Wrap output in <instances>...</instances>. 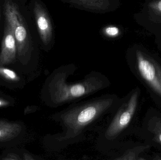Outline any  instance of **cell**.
<instances>
[{"label":"cell","instance_id":"5b68a950","mask_svg":"<svg viewBox=\"0 0 161 160\" xmlns=\"http://www.w3.org/2000/svg\"><path fill=\"white\" fill-rule=\"evenodd\" d=\"M135 66L140 77L161 97V66L141 50L135 51Z\"/></svg>","mask_w":161,"mask_h":160},{"label":"cell","instance_id":"4fadbf2b","mask_svg":"<svg viewBox=\"0 0 161 160\" xmlns=\"http://www.w3.org/2000/svg\"><path fill=\"white\" fill-rule=\"evenodd\" d=\"M148 7L150 9V12H152L151 14L158 15L159 16L158 18H161V0L152 2L148 5Z\"/></svg>","mask_w":161,"mask_h":160},{"label":"cell","instance_id":"8992f818","mask_svg":"<svg viewBox=\"0 0 161 160\" xmlns=\"http://www.w3.org/2000/svg\"><path fill=\"white\" fill-rule=\"evenodd\" d=\"M34 13L41 40L43 45L50 50L54 40V30L51 17L46 8L37 1L34 4Z\"/></svg>","mask_w":161,"mask_h":160},{"label":"cell","instance_id":"9c48e42d","mask_svg":"<svg viewBox=\"0 0 161 160\" xmlns=\"http://www.w3.org/2000/svg\"><path fill=\"white\" fill-rule=\"evenodd\" d=\"M22 126L14 122L0 121V142L13 140L22 131Z\"/></svg>","mask_w":161,"mask_h":160},{"label":"cell","instance_id":"8fae6325","mask_svg":"<svg viewBox=\"0 0 161 160\" xmlns=\"http://www.w3.org/2000/svg\"><path fill=\"white\" fill-rule=\"evenodd\" d=\"M0 77L7 80L11 82H18L20 80V77L12 70L3 67L0 65Z\"/></svg>","mask_w":161,"mask_h":160},{"label":"cell","instance_id":"6da1fadb","mask_svg":"<svg viewBox=\"0 0 161 160\" xmlns=\"http://www.w3.org/2000/svg\"><path fill=\"white\" fill-rule=\"evenodd\" d=\"M120 100L115 94H106L72 103L51 115L49 119L58 124L62 130L46 136V146L51 151H59L84 141L86 132L92 130L105 116L111 113Z\"/></svg>","mask_w":161,"mask_h":160},{"label":"cell","instance_id":"52a82bcc","mask_svg":"<svg viewBox=\"0 0 161 160\" xmlns=\"http://www.w3.org/2000/svg\"><path fill=\"white\" fill-rule=\"evenodd\" d=\"M73 7L88 12L104 14L113 12L120 5L119 0H60Z\"/></svg>","mask_w":161,"mask_h":160},{"label":"cell","instance_id":"30bf717a","mask_svg":"<svg viewBox=\"0 0 161 160\" xmlns=\"http://www.w3.org/2000/svg\"><path fill=\"white\" fill-rule=\"evenodd\" d=\"M150 146L136 147L126 150L123 154L114 158V160H138L140 154L150 148Z\"/></svg>","mask_w":161,"mask_h":160},{"label":"cell","instance_id":"ba28073f","mask_svg":"<svg viewBox=\"0 0 161 160\" xmlns=\"http://www.w3.org/2000/svg\"><path fill=\"white\" fill-rule=\"evenodd\" d=\"M17 47L14 32L6 23L4 35L2 41L0 53V65H9L15 61Z\"/></svg>","mask_w":161,"mask_h":160},{"label":"cell","instance_id":"277c9868","mask_svg":"<svg viewBox=\"0 0 161 160\" xmlns=\"http://www.w3.org/2000/svg\"><path fill=\"white\" fill-rule=\"evenodd\" d=\"M6 21L14 32L17 51L20 56H24L31 46L30 35L22 16L17 5L11 0H6L4 3Z\"/></svg>","mask_w":161,"mask_h":160},{"label":"cell","instance_id":"3957f363","mask_svg":"<svg viewBox=\"0 0 161 160\" xmlns=\"http://www.w3.org/2000/svg\"><path fill=\"white\" fill-rule=\"evenodd\" d=\"M139 90L121 99L109 114L108 122L99 129L97 146L99 150L111 152L119 146V140L129 126L137 109Z\"/></svg>","mask_w":161,"mask_h":160},{"label":"cell","instance_id":"9a60e30c","mask_svg":"<svg viewBox=\"0 0 161 160\" xmlns=\"http://www.w3.org/2000/svg\"><path fill=\"white\" fill-rule=\"evenodd\" d=\"M21 159L19 156L14 153H9L5 158H3V160H19Z\"/></svg>","mask_w":161,"mask_h":160},{"label":"cell","instance_id":"7c38bea8","mask_svg":"<svg viewBox=\"0 0 161 160\" xmlns=\"http://www.w3.org/2000/svg\"><path fill=\"white\" fill-rule=\"evenodd\" d=\"M151 132L154 135V140L161 145V119H158Z\"/></svg>","mask_w":161,"mask_h":160},{"label":"cell","instance_id":"2e32d148","mask_svg":"<svg viewBox=\"0 0 161 160\" xmlns=\"http://www.w3.org/2000/svg\"><path fill=\"white\" fill-rule=\"evenodd\" d=\"M10 105V103L8 101L0 98V108L7 107Z\"/></svg>","mask_w":161,"mask_h":160},{"label":"cell","instance_id":"e0dca14e","mask_svg":"<svg viewBox=\"0 0 161 160\" xmlns=\"http://www.w3.org/2000/svg\"><path fill=\"white\" fill-rule=\"evenodd\" d=\"M23 159L25 160H35V158L30 154H28V153H24L23 154Z\"/></svg>","mask_w":161,"mask_h":160},{"label":"cell","instance_id":"7a4b0ae2","mask_svg":"<svg viewBox=\"0 0 161 160\" xmlns=\"http://www.w3.org/2000/svg\"><path fill=\"white\" fill-rule=\"evenodd\" d=\"M76 66H61L49 75L42 89V101L51 108H58L82 100L110 86L108 78L100 72L92 71L83 79L69 82L68 79L74 74Z\"/></svg>","mask_w":161,"mask_h":160},{"label":"cell","instance_id":"5bb4252c","mask_svg":"<svg viewBox=\"0 0 161 160\" xmlns=\"http://www.w3.org/2000/svg\"><path fill=\"white\" fill-rule=\"evenodd\" d=\"M105 34L111 38H114L117 36L119 34V28L116 26H110L106 27L104 30Z\"/></svg>","mask_w":161,"mask_h":160},{"label":"cell","instance_id":"ac0fdd59","mask_svg":"<svg viewBox=\"0 0 161 160\" xmlns=\"http://www.w3.org/2000/svg\"><path fill=\"white\" fill-rule=\"evenodd\" d=\"M153 159L155 160H161V157H160V156H157L156 157L154 158Z\"/></svg>","mask_w":161,"mask_h":160}]
</instances>
